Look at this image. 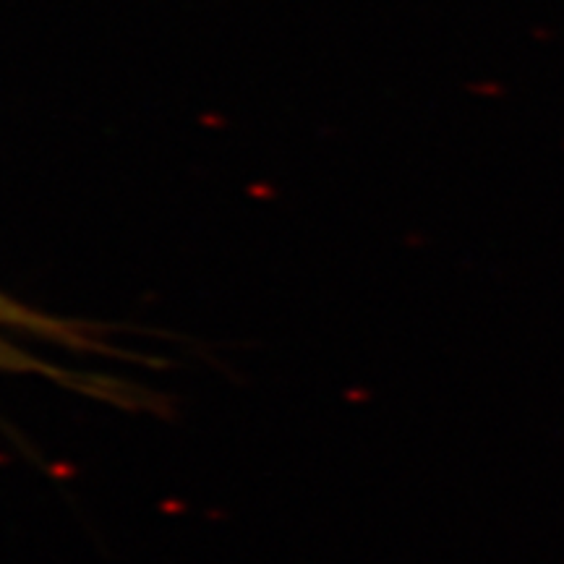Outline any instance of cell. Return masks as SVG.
<instances>
[{
	"mask_svg": "<svg viewBox=\"0 0 564 564\" xmlns=\"http://www.w3.org/2000/svg\"><path fill=\"white\" fill-rule=\"evenodd\" d=\"M0 322H11V324H21V327H32L37 332L47 334V337H55V340L66 342V345H76V348H86V351H102V342L94 340V334H81V327H71L66 322H55V319H47L42 314H26L18 306L8 303V300L0 298ZM0 366H13V368H35V371H42V374L60 376L58 368H50L45 363H37V360L26 358L24 353H18L16 348H11L8 342L0 340Z\"/></svg>",
	"mask_w": 564,
	"mask_h": 564,
	"instance_id": "obj_1",
	"label": "cell"
}]
</instances>
